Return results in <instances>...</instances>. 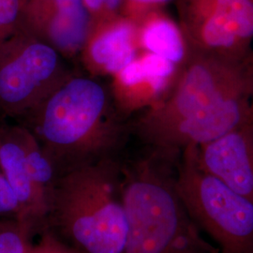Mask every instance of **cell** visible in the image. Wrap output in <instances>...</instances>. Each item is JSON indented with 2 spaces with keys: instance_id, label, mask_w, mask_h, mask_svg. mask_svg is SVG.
I'll return each mask as SVG.
<instances>
[{
  "instance_id": "6da1fadb",
  "label": "cell",
  "mask_w": 253,
  "mask_h": 253,
  "mask_svg": "<svg viewBox=\"0 0 253 253\" xmlns=\"http://www.w3.org/2000/svg\"><path fill=\"white\" fill-rule=\"evenodd\" d=\"M108 85L73 73L22 119L34 134L57 177L101 160L119 157L128 127Z\"/></svg>"
},
{
  "instance_id": "7a4b0ae2",
  "label": "cell",
  "mask_w": 253,
  "mask_h": 253,
  "mask_svg": "<svg viewBox=\"0 0 253 253\" xmlns=\"http://www.w3.org/2000/svg\"><path fill=\"white\" fill-rule=\"evenodd\" d=\"M119 157L75 168L54 183L43 228L79 253H123L127 223Z\"/></svg>"
},
{
  "instance_id": "3957f363",
  "label": "cell",
  "mask_w": 253,
  "mask_h": 253,
  "mask_svg": "<svg viewBox=\"0 0 253 253\" xmlns=\"http://www.w3.org/2000/svg\"><path fill=\"white\" fill-rule=\"evenodd\" d=\"M172 159L149 156L121 164L127 232L123 253H219L190 217L175 187Z\"/></svg>"
},
{
  "instance_id": "277c9868",
  "label": "cell",
  "mask_w": 253,
  "mask_h": 253,
  "mask_svg": "<svg viewBox=\"0 0 253 253\" xmlns=\"http://www.w3.org/2000/svg\"><path fill=\"white\" fill-rule=\"evenodd\" d=\"M188 51L169 93L133 124L136 135L149 147L177 123L220 100L246 93L253 97L250 59L240 61Z\"/></svg>"
},
{
  "instance_id": "5b68a950",
  "label": "cell",
  "mask_w": 253,
  "mask_h": 253,
  "mask_svg": "<svg viewBox=\"0 0 253 253\" xmlns=\"http://www.w3.org/2000/svg\"><path fill=\"white\" fill-rule=\"evenodd\" d=\"M175 187L190 217L219 253H253V203L200 165L196 147L182 151Z\"/></svg>"
},
{
  "instance_id": "8992f818",
  "label": "cell",
  "mask_w": 253,
  "mask_h": 253,
  "mask_svg": "<svg viewBox=\"0 0 253 253\" xmlns=\"http://www.w3.org/2000/svg\"><path fill=\"white\" fill-rule=\"evenodd\" d=\"M73 73L52 46L21 28L0 48V115L26 118Z\"/></svg>"
},
{
  "instance_id": "52a82bcc",
  "label": "cell",
  "mask_w": 253,
  "mask_h": 253,
  "mask_svg": "<svg viewBox=\"0 0 253 253\" xmlns=\"http://www.w3.org/2000/svg\"><path fill=\"white\" fill-rule=\"evenodd\" d=\"M0 170L18 201L20 219L41 230L57 174L27 126H0Z\"/></svg>"
},
{
  "instance_id": "ba28073f",
  "label": "cell",
  "mask_w": 253,
  "mask_h": 253,
  "mask_svg": "<svg viewBox=\"0 0 253 253\" xmlns=\"http://www.w3.org/2000/svg\"><path fill=\"white\" fill-rule=\"evenodd\" d=\"M188 50L245 61L253 51V0H235L181 27Z\"/></svg>"
},
{
  "instance_id": "9c48e42d",
  "label": "cell",
  "mask_w": 253,
  "mask_h": 253,
  "mask_svg": "<svg viewBox=\"0 0 253 253\" xmlns=\"http://www.w3.org/2000/svg\"><path fill=\"white\" fill-rule=\"evenodd\" d=\"M90 25L84 0H25L21 28L66 60L79 58Z\"/></svg>"
},
{
  "instance_id": "30bf717a",
  "label": "cell",
  "mask_w": 253,
  "mask_h": 253,
  "mask_svg": "<svg viewBox=\"0 0 253 253\" xmlns=\"http://www.w3.org/2000/svg\"><path fill=\"white\" fill-rule=\"evenodd\" d=\"M179 66L166 58L140 51L138 56L111 77L109 90L122 118L144 113L166 97L176 79Z\"/></svg>"
},
{
  "instance_id": "8fae6325",
  "label": "cell",
  "mask_w": 253,
  "mask_h": 253,
  "mask_svg": "<svg viewBox=\"0 0 253 253\" xmlns=\"http://www.w3.org/2000/svg\"><path fill=\"white\" fill-rule=\"evenodd\" d=\"M200 165L253 203V121L250 118L217 140L196 147Z\"/></svg>"
},
{
  "instance_id": "7c38bea8",
  "label": "cell",
  "mask_w": 253,
  "mask_h": 253,
  "mask_svg": "<svg viewBox=\"0 0 253 253\" xmlns=\"http://www.w3.org/2000/svg\"><path fill=\"white\" fill-rule=\"evenodd\" d=\"M139 53L137 24L119 15L91 27L79 59L87 75L100 79L119 73Z\"/></svg>"
},
{
  "instance_id": "4fadbf2b",
  "label": "cell",
  "mask_w": 253,
  "mask_h": 253,
  "mask_svg": "<svg viewBox=\"0 0 253 253\" xmlns=\"http://www.w3.org/2000/svg\"><path fill=\"white\" fill-rule=\"evenodd\" d=\"M140 51L157 54L180 66L188 55V45L178 26L162 9L147 13L137 23Z\"/></svg>"
},
{
  "instance_id": "5bb4252c",
  "label": "cell",
  "mask_w": 253,
  "mask_h": 253,
  "mask_svg": "<svg viewBox=\"0 0 253 253\" xmlns=\"http://www.w3.org/2000/svg\"><path fill=\"white\" fill-rule=\"evenodd\" d=\"M40 230L17 218L0 219V253H29Z\"/></svg>"
},
{
  "instance_id": "9a60e30c",
  "label": "cell",
  "mask_w": 253,
  "mask_h": 253,
  "mask_svg": "<svg viewBox=\"0 0 253 253\" xmlns=\"http://www.w3.org/2000/svg\"><path fill=\"white\" fill-rule=\"evenodd\" d=\"M25 0H0V48L22 27Z\"/></svg>"
},
{
  "instance_id": "2e32d148",
  "label": "cell",
  "mask_w": 253,
  "mask_h": 253,
  "mask_svg": "<svg viewBox=\"0 0 253 253\" xmlns=\"http://www.w3.org/2000/svg\"><path fill=\"white\" fill-rule=\"evenodd\" d=\"M235 0H177L180 27L190 26L213 10Z\"/></svg>"
},
{
  "instance_id": "e0dca14e",
  "label": "cell",
  "mask_w": 253,
  "mask_h": 253,
  "mask_svg": "<svg viewBox=\"0 0 253 253\" xmlns=\"http://www.w3.org/2000/svg\"><path fill=\"white\" fill-rule=\"evenodd\" d=\"M169 1L171 0H123L119 14L137 23L147 13L161 9Z\"/></svg>"
},
{
  "instance_id": "ac0fdd59",
  "label": "cell",
  "mask_w": 253,
  "mask_h": 253,
  "mask_svg": "<svg viewBox=\"0 0 253 253\" xmlns=\"http://www.w3.org/2000/svg\"><path fill=\"white\" fill-rule=\"evenodd\" d=\"M37 236L29 253H79L45 228L41 229Z\"/></svg>"
},
{
  "instance_id": "d6986e66",
  "label": "cell",
  "mask_w": 253,
  "mask_h": 253,
  "mask_svg": "<svg viewBox=\"0 0 253 253\" xmlns=\"http://www.w3.org/2000/svg\"><path fill=\"white\" fill-rule=\"evenodd\" d=\"M21 217V208L8 181L0 170V219Z\"/></svg>"
},
{
  "instance_id": "ffe728a7",
  "label": "cell",
  "mask_w": 253,
  "mask_h": 253,
  "mask_svg": "<svg viewBox=\"0 0 253 253\" xmlns=\"http://www.w3.org/2000/svg\"><path fill=\"white\" fill-rule=\"evenodd\" d=\"M84 3L90 15V27H93L100 20L104 0H84Z\"/></svg>"
},
{
  "instance_id": "44dd1931",
  "label": "cell",
  "mask_w": 253,
  "mask_h": 253,
  "mask_svg": "<svg viewBox=\"0 0 253 253\" xmlns=\"http://www.w3.org/2000/svg\"><path fill=\"white\" fill-rule=\"evenodd\" d=\"M250 118L253 121V100H252V105H251V115H250Z\"/></svg>"
}]
</instances>
